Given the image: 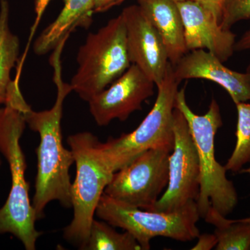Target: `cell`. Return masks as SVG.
Instances as JSON below:
<instances>
[{
  "mask_svg": "<svg viewBox=\"0 0 250 250\" xmlns=\"http://www.w3.org/2000/svg\"><path fill=\"white\" fill-rule=\"evenodd\" d=\"M62 49H55L50 58L57 88L54 106L42 111H33L27 103L23 106L26 123L32 131L40 135V144L36 149L37 175L32 202L37 220L43 218L46 206L54 200L65 208L72 207V182L69 170L75 164V158L72 151L65 149L62 145V119L64 100L73 90L71 85L62 81Z\"/></svg>",
  "mask_w": 250,
  "mask_h": 250,
  "instance_id": "cell-1",
  "label": "cell"
},
{
  "mask_svg": "<svg viewBox=\"0 0 250 250\" xmlns=\"http://www.w3.org/2000/svg\"><path fill=\"white\" fill-rule=\"evenodd\" d=\"M25 103L16 77L10 84L4 107L0 108V152L9 163L11 174L9 195L0 208V235L11 233L26 250H34L42 232L35 228L37 219L29 200L24 176L27 164L20 143L27 124L23 113Z\"/></svg>",
  "mask_w": 250,
  "mask_h": 250,
  "instance_id": "cell-2",
  "label": "cell"
},
{
  "mask_svg": "<svg viewBox=\"0 0 250 250\" xmlns=\"http://www.w3.org/2000/svg\"><path fill=\"white\" fill-rule=\"evenodd\" d=\"M174 107L185 117L198 155L200 190L196 202L200 217L205 218L210 207L228 216L238 203V195L227 177L225 166L215 159V136L223 125L220 106L213 99L205 114H196L188 104L184 88L177 92Z\"/></svg>",
  "mask_w": 250,
  "mask_h": 250,
  "instance_id": "cell-3",
  "label": "cell"
},
{
  "mask_svg": "<svg viewBox=\"0 0 250 250\" xmlns=\"http://www.w3.org/2000/svg\"><path fill=\"white\" fill-rule=\"evenodd\" d=\"M75 158L76 176L72 183L71 201L74 216L64 229L69 243L84 250L97 207L113 172L100 153L98 138L90 132H81L67 138Z\"/></svg>",
  "mask_w": 250,
  "mask_h": 250,
  "instance_id": "cell-4",
  "label": "cell"
},
{
  "mask_svg": "<svg viewBox=\"0 0 250 250\" xmlns=\"http://www.w3.org/2000/svg\"><path fill=\"white\" fill-rule=\"evenodd\" d=\"M77 57L78 68L70 84L82 100L88 102L131 66L121 14L96 33H90Z\"/></svg>",
  "mask_w": 250,
  "mask_h": 250,
  "instance_id": "cell-5",
  "label": "cell"
},
{
  "mask_svg": "<svg viewBox=\"0 0 250 250\" xmlns=\"http://www.w3.org/2000/svg\"><path fill=\"white\" fill-rule=\"evenodd\" d=\"M179 82L169 62L164 80L158 85L154 106L139 126L132 132L120 137H110L100 142L104 160L113 172L129 164L148 149L164 148L172 151L174 146L173 112Z\"/></svg>",
  "mask_w": 250,
  "mask_h": 250,
  "instance_id": "cell-6",
  "label": "cell"
},
{
  "mask_svg": "<svg viewBox=\"0 0 250 250\" xmlns=\"http://www.w3.org/2000/svg\"><path fill=\"white\" fill-rule=\"evenodd\" d=\"M95 214L111 226L131 233L143 250L150 249V241L155 237L188 242L200 234L197 227L200 215L196 201L177 211H151L125 205L103 194Z\"/></svg>",
  "mask_w": 250,
  "mask_h": 250,
  "instance_id": "cell-7",
  "label": "cell"
},
{
  "mask_svg": "<svg viewBox=\"0 0 250 250\" xmlns=\"http://www.w3.org/2000/svg\"><path fill=\"white\" fill-rule=\"evenodd\" d=\"M164 148L148 149L113 173L104 194L125 205L147 210L168 184L169 156Z\"/></svg>",
  "mask_w": 250,
  "mask_h": 250,
  "instance_id": "cell-8",
  "label": "cell"
},
{
  "mask_svg": "<svg viewBox=\"0 0 250 250\" xmlns=\"http://www.w3.org/2000/svg\"><path fill=\"white\" fill-rule=\"evenodd\" d=\"M174 146L169 156L168 184L160 198L148 208L174 212L196 201L200 190V164L196 147L185 117L173 112Z\"/></svg>",
  "mask_w": 250,
  "mask_h": 250,
  "instance_id": "cell-9",
  "label": "cell"
},
{
  "mask_svg": "<svg viewBox=\"0 0 250 250\" xmlns=\"http://www.w3.org/2000/svg\"><path fill=\"white\" fill-rule=\"evenodd\" d=\"M155 83L134 64L88 102L89 110L99 126H107L113 120L126 121L142 104L154 95Z\"/></svg>",
  "mask_w": 250,
  "mask_h": 250,
  "instance_id": "cell-10",
  "label": "cell"
},
{
  "mask_svg": "<svg viewBox=\"0 0 250 250\" xmlns=\"http://www.w3.org/2000/svg\"><path fill=\"white\" fill-rule=\"evenodd\" d=\"M121 16L131 64L137 65L158 86L170 62L159 33L139 4L125 8Z\"/></svg>",
  "mask_w": 250,
  "mask_h": 250,
  "instance_id": "cell-11",
  "label": "cell"
},
{
  "mask_svg": "<svg viewBox=\"0 0 250 250\" xmlns=\"http://www.w3.org/2000/svg\"><path fill=\"white\" fill-rule=\"evenodd\" d=\"M188 51L206 49L225 62L233 55L236 35L224 29L214 15L194 0L177 1Z\"/></svg>",
  "mask_w": 250,
  "mask_h": 250,
  "instance_id": "cell-12",
  "label": "cell"
},
{
  "mask_svg": "<svg viewBox=\"0 0 250 250\" xmlns=\"http://www.w3.org/2000/svg\"><path fill=\"white\" fill-rule=\"evenodd\" d=\"M173 68L174 77L179 83L192 79L210 81L223 87L235 104L250 102V79L248 74L225 66L223 62L208 51H189Z\"/></svg>",
  "mask_w": 250,
  "mask_h": 250,
  "instance_id": "cell-13",
  "label": "cell"
},
{
  "mask_svg": "<svg viewBox=\"0 0 250 250\" xmlns=\"http://www.w3.org/2000/svg\"><path fill=\"white\" fill-rule=\"evenodd\" d=\"M164 42L173 66L187 53L182 16L173 0H137Z\"/></svg>",
  "mask_w": 250,
  "mask_h": 250,
  "instance_id": "cell-14",
  "label": "cell"
},
{
  "mask_svg": "<svg viewBox=\"0 0 250 250\" xmlns=\"http://www.w3.org/2000/svg\"><path fill=\"white\" fill-rule=\"evenodd\" d=\"M95 13V0H64L57 19L42 31L34 44V52L43 55L67 41L77 27H89Z\"/></svg>",
  "mask_w": 250,
  "mask_h": 250,
  "instance_id": "cell-15",
  "label": "cell"
},
{
  "mask_svg": "<svg viewBox=\"0 0 250 250\" xmlns=\"http://www.w3.org/2000/svg\"><path fill=\"white\" fill-rule=\"evenodd\" d=\"M211 207L205 216L215 227L216 250H250V224L245 219L229 220Z\"/></svg>",
  "mask_w": 250,
  "mask_h": 250,
  "instance_id": "cell-16",
  "label": "cell"
},
{
  "mask_svg": "<svg viewBox=\"0 0 250 250\" xmlns=\"http://www.w3.org/2000/svg\"><path fill=\"white\" fill-rule=\"evenodd\" d=\"M9 6L0 0V104H4L12 80L11 72L17 62L20 41L10 30Z\"/></svg>",
  "mask_w": 250,
  "mask_h": 250,
  "instance_id": "cell-17",
  "label": "cell"
},
{
  "mask_svg": "<svg viewBox=\"0 0 250 250\" xmlns=\"http://www.w3.org/2000/svg\"><path fill=\"white\" fill-rule=\"evenodd\" d=\"M84 250H141L131 233H121L106 222L94 219Z\"/></svg>",
  "mask_w": 250,
  "mask_h": 250,
  "instance_id": "cell-18",
  "label": "cell"
},
{
  "mask_svg": "<svg viewBox=\"0 0 250 250\" xmlns=\"http://www.w3.org/2000/svg\"><path fill=\"white\" fill-rule=\"evenodd\" d=\"M236 142L231 155L225 165L228 171L239 172L250 162V102L236 104Z\"/></svg>",
  "mask_w": 250,
  "mask_h": 250,
  "instance_id": "cell-19",
  "label": "cell"
},
{
  "mask_svg": "<svg viewBox=\"0 0 250 250\" xmlns=\"http://www.w3.org/2000/svg\"><path fill=\"white\" fill-rule=\"evenodd\" d=\"M250 20V0H226L220 26L230 30L240 21Z\"/></svg>",
  "mask_w": 250,
  "mask_h": 250,
  "instance_id": "cell-20",
  "label": "cell"
},
{
  "mask_svg": "<svg viewBox=\"0 0 250 250\" xmlns=\"http://www.w3.org/2000/svg\"><path fill=\"white\" fill-rule=\"evenodd\" d=\"M194 1L200 3L204 7L210 11L214 15L220 24L226 0H194Z\"/></svg>",
  "mask_w": 250,
  "mask_h": 250,
  "instance_id": "cell-21",
  "label": "cell"
},
{
  "mask_svg": "<svg viewBox=\"0 0 250 250\" xmlns=\"http://www.w3.org/2000/svg\"><path fill=\"white\" fill-rule=\"evenodd\" d=\"M197 238L198 241L191 248L192 250H210L215 248L218 244V239L214 233H203L199 235Z\"/></svg>",
  "mask_w": 250,
  "mask_h": 250,
  "instance_id": "cell-22",
  "label": "cell"
},
{
  "mask_svg": "<svg viewBox=\"0 0 250 250\" xmlns=\"http://www.w3.org/2000/svg\"><path fill=\"white\" fill-rule=\"evenodd\" d=\"M52 0H36L35 2V12H36V19L33 24L32 27L31 29L30 36L29 39V43H28L27 47H29V44H30L31 40L32 39L33 36L35 34L36 29L39 27V23L41 22V18L43 16L47 6Z\"/></svg>",
  "mask_w": 250,
  "mask_h": 250,
  "instance_id": "cell-23",
  "label": "cell"
},
{
  "mask_svg": "<svg viewBox=\"0 0 250 250\" xmlns=\"http://www.w3.org/2000/svg\"><path fill=\"white\" fill-rule=\"evenodd\" d=\"M234 51L235 52L250 51V28L241 36L238 41H236Z\"/></svg>",
  "mask_w": 250,
  "mask_h": 250,
  "instance_id": "cell-24",
  "label": "cell"
},
{
  "mask_svg": "<svg viewBox=\"0 0 250 250\" xmlns=\"http://www.w3.org/2000/svg\"><path fill=\"white\" fill-rule=\"evenodd\" d=\"M116 0H95V13H101L113 7Z\"/></svg>",
  "mask_w": 250,
  "mask_h": 250,
  "instance_id": "cell-25",
  "label": "cell"
},
{
  "mask_svg": "<svg viewBox=\"0 0 250 250\" xmlns=\"http://www.w3.org/2000/svg\"><path fill=\"white\" fill-rule=\"evenodd\" d=\"M240 173H244V174H250V167H248V168L246 169H242L241 171H240ZM245 220H246L247 222H248L250 224V216L248 217V218H244Z\"/></svg>",
  "mask_w": 250,
  "mask_h": 250,
  "instance_id": "cell-26",
  "label": "cell"
},
{
  "mask_svg": "<svg viewBox=\"0 0 250 250\" xmlns=\"http://www.w3.org/2000/svg\"><path fill=\"white\" fill-rule=\"evenodd\" d=\"M125 1V0H116V1H115L114 4H113V6H118V5L121 4L122 3L124 2ZM173 1L177 2V1H185V0H173Z\"/></svg>",
  "mask_w": 250,
  "mask_h": 250,
  "instance_id": "cell-27",
  "label": "cell"
},
{
  "mask_svg": "<svg viewBox=\"0 0 250 250\" xmlns=\"http://www.w3.org/2000/svg\"><path fill=\"white\" fill-rule=\"evenodd\" d=\"M246 73L248 74V76H249L250 79V62L249 65H248V67H247Z\"/></svg>",
  "mask_w": 250,
  "mask_h": 250,
  "instance_id": "cell-28",
  "label": "cell"
},
{
  "mask_svg": "<svg viewBox=\"0 0 250 250\" xmlns=\"http://www.w3.org/2000/svg\"><path fill=\"white\" fill-rule=\"evenodd\" d=\"M1 159H0V166H1Z\"/></svg>",
  "mask_w": 250,
  "mask_h": 250,
  "instance_id": "cell-29",
  "label": "cell"
}]
</instances>
